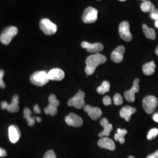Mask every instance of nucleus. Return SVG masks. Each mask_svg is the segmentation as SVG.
<instances>
[{
  "mask_svg": "<svg viewBox=\"0 0 158 158\" xmlns=\"http://www.w3.org/2000/svg\"><path fill=\"white\" fill-rule=\"evenodd\" d=\"M107 61V57L100 53H95L90 55L86 59V67L85 72L87 76H90L94 73L96 68L101 64Z\"/></svg>",
  "mask_w": 158,
  "mask_h": 158,
  "instance_id": "nucleus-1",
  "label": "nucleus"
},
{
  "mask_svg": "<svg viewBox=\"0 0 158 158\" xmlns=\"http://www.w3.org/2000/svg\"><path fill=\"white\" fill-rule=\"evenodd\" d=\"M18 33V29L15 27H8L4 29L0 35V40L4 45H8L12 40Z\"/></svg>",
  "mask_w": 158,
  "mask_h": 158,
  "instance_id": "nucleus-2",
  "label": "nucleus"
},
{
  "mask_svg": "<svg viewBox=\"0 0 158 158\" xmlns=\"http://www.w3.org/2000/svg\"><path fill=\"white\" fill-rule=\"evenodd\" d=\"M50 80L48 73L45 71L36 72L30 77V81L33 85L42 87L48 83Z\"/></svg>",
  "mask_w": 158,
  "mask_h": 158,
  "instance_id": "nucleus-3",
  "label": "nucleus"
},
{
  "mask_svg": "<svg viewBox=\"0 0 158 158\" xmlns=\"http://www.w3.org/2000/svg\"><path fill=\"white\" fill-rule=\"evenodd\" d=\"M157 98L154 96H148L145 97L142 101V106L145 111L151 114L155 111L158 106Z\"/></svg>",
  "mask_w": 158,
  "mask_h": 158,
  "instance_id": "nucleus-4",
  "label": "nucleus"
},
{
  "mask_svg": "<svg viewBox=\"0 0 158 158\" xmlns=\"http://www.w3.org/2000/svg\"><path fill=\"white\" fill-rule=\"evenodd\" d=\"M40 27L42 32L47 35H52L55 34L57 30L56 25L51 22L48 18H44L40 20Z\"/></svg>",
  "mask_w": 158,
  "mask_h": 158,
  "instance_id": "nucleus-5",
  "label": "nucleus"
},
{
  "mask_svg": "<svg viewBox=\"0 0 158 158\" xmlns=\"http://www.w3.org/2000/svg\"><path fill=\"white\" fill-rule=\"evenodd\" d=\"M85 94L83 91H79V92L73 97L69 99L68 102V106L70 107H74L77 109L84 107L85 106Z\"/></svg>",
  "mask_w": 158,
  "mask_h": 158,
  "instance_id": "nucleus-6",
  "label": "nucleus"
},
{
  "mask_svg": "<svg viewBox=\"0 0 158 158\" xmlns=\"http://www.w3.org/2000/svg\"><path fill=\"white\" fill-rule=\"evenodd\" d=\"M49 106L45 108L44 112L47 115L55 116L57 113V108L59 106L60 102L57 100L55 94H51L49 97Z\"/></svg>",
  "mask_w": 158,
  "mask_h": 158,
  "instance_id": "nucleus-7",
  "label": "nucleus"
},
{
  "mask_svg": "<svg viewBox=\"0 0 158 158\" xmlns=\"http://www.w3.org/2000/svg\"><path fill=\"white\" fill-rule=\"evenodd\" d=\"M98 11L93 7L87 8L82 15V21L85 23H95L97 19Z\"/></svg>",
  "mask_w": 158,
  "mask_h": 158,
  "instance_id": "nucleus-8",
  "label": "nucleus"
},
{
  "mask_svg": "<svg viewBox=\"0 0 158 158\" xmlns=\"http://www.w3.org/2000/svg\"><path fill=\"white\" fill-rule=\"evenodd\" d=\"M119 34L122 40L130 42L132 40V36L130 30V23L128 21H123L119 25Z\"/></svg>",
  "mask_w": 158,
  "mask_h": 158,
  "instance_id": "nucleus-9",
  "label": "nucleus"
},
{
  "mask_svg": "<svg viewBox=\"0 0 158 158\" xmlns=\"http://www.w3.org/2000/svg\"><path fill=\"white\" fill-rule=\"evenodd\" d=\"M139 79H135L134 81L133 85L129 90L125 91L124 93L125 98L127 102H133L135 100V93H138L139 91Z\"/></svg>",
  "mask_w": 158,
  "mask_h": 158,
  "instance_id": "nucleus-10",
  "label": "nucleus"
},
{
  "mask_svg": "<svg viewBox=\"0 0 158 158\" xmlns=\"http://www.w3.org/2000/svg\"><path fill=\"white\" fill-rule=\"evenodd\" d=\"M18 104L19 96L18 94H15L12 97V100L11 104H8L6 102H2L1 103V106L2 110L6 109L10 113H17L19 110Z\"/></svg>",
  "mask_w": 158,
  "mask_h": 158,
  "instance_id": "nucleus-11",
  "label": "nucleus"
},
{
  "mask_svg": "<svg viewBox=\"0 0 158 158\" xmlns=\"http://www.w3.org/2000/svg\"><path fill=\"white\" fill-rule=\"evenodd\" d=\"M65 121L67 124L74 127H80L83 124V119L74 113H70L66 117Z\"/></svg>",
  "mask_w": 158,
  "mask_h": 158,
  "instance_id": "nucleus-12",
  "label": "nucleus"
},
{
  "mask_svg": "<svg viewBox=\"0 0 158 158\" xmlns=\"http://www.w3.org/2000/svg\"><path fill=\"white\" fill-rule=\"evenodd\" d=\"M81 46L88 52L91 53H98V52H102L104 49V46L101 43L90 44L87 42H83L81 44Z\"/></svg>",
  "mask_w": 158,
  "mask_h": 158,
  "instance_id": "nucleus-13",
  "label": "nucleus"
},
{
  "mask_svg": "<svg viewBox=\"0 0 158 158\" xmlns=\"http://www.w3.org/2000/svg\"><path fill=\"white\" fill-rule=\"evenodd\" d=\"M85 112L87 113L91 119L96 121L102 117V111L100 108L98 107H94L90 105H85L83 107Z\"/></svg>",
  "mask_w": 158,
  "mask_h": 158,
  "instance_id": "nucleus-14",
  "label": "nucleus"
},
{
  "mask_svg": "<svg viewBox=\"0 0 158 158\" xmlns=\"http://www.w3.org/2000/svg\"><path fill=\"white\" fill-rule=\"evenodd\" d=\"M125 48L123 46H119L113 51L111 55V59L113 62L119 63L121 62L124 59Z\"/></svg>",
  "mask_w": 158,
  "mask_h": 158,
  "instance_id": "nucleus-15",
  "label": "nucleus"
},
{
  "mask_svg": "<svg viewBox=\"0 0 158 158\" xmlns=\"http://www.w3.org/2000/svg\"><path fill=\"white\" fill-rule=\"evenodd\" d=\"M8 135L9 139L12 143H17L21 137L19 128L16 125H11L8 128Z\"/></svg>",
  "mask_w": 158,
  "mask_h": 158,
  "instance_id": "nucleus-16",
  "label": "nucleus"
},
{
  "mask_svg": "<svg viewBox=\"0 0 158 158\" xmlns=\"http://www.w3.org/2000/svg\"><path fill=\"white\" fill-rule=\"evenodd\" d=\"M98 147L114 151L115 149V144L113 140L108 137H102L98 141Z\"/></svg>",
  "mask_w": 158,
  "mask_h": 158,
  "instance_id": "nucleus-17",
  "label": "nucleus"
},
{
  "mask_svg": "<svg viewBox=\"0 0 158 158\" xmlns=\"http://www.w3.org/2000/svg\"><path fill=\"white\" fill-rule=\"evenodd\" d=\"M48 77L49 80L53 81H60L64 79L65 74L64 72L60 69H53L48 73Z\"/></svg>",
  "mask_w": 158,
  "mask_h": 158,
  "instance_id": "nucleus-18",
  "label": "nucleus"
},
{
  "mask_svg": "<svg viewBox=\"0 0 158 158\" xmlns=\"http://www.w3.org/2000/svg\"><path fill=\"white\" fill-rule=\"evenodd\" d=\"M135 108L132 107L131 106H125L122 108L119 111V115L122 118L125 119L127 122L130 121L132 115H133L136 112Z\"/></svg>",
  "mask_w": 158,
  "mask_h": 158,
  "instance_id": "nucleus-19",
  "label": "nucleus"
},
{
  "mask_svg": "<svg viewBox=\"0 0 158 158\" xmlns=\"http://www.w3.org/2000/svg\"><path fill=\"white\" fill-rule=\"evenodd\" d=\"M156 64L153 61L147 63L143 65L142 66V71L143 73L146 76H151L155 72Z\"/></svg>",
  "mask_w": 158,
  "mask_h": 158,
  "instance_id": "nucleus-20",
  "label": "nucleus"
},
{
  "mask_svg": "<svg viewBox=\"0 0 158 158\" xmlns=\"http://www.w3.org/2000/svg\"><path fill=\"white\" fill-rule=\"evenodd\" d=\"M128 131L125 129L117 130V132L114 135V139L116 141H118L121 144H124L125 143V136L127 134Z\"/></svg>",
  "mask_w": 158,
  "mask_h": 158,
  "instance_id": "nucleus-21",
  "label": "nucleus"
},
{
  "mask_svg": "<svg viewBox=\"0 0 158 158\" xmlns=\"http://www.w3.org/2000/svg\"><path fill=\"white\" fill-rule=\"evenodd\" d=\"M142 29L147 38L151 40H155L156 39V33L154 29L149 28L146 24L142 25Z\"/></svg>",
  "mask_w": 158,
  "mask_h": 158,
  "instance_id": "nucleus-22",
  "label": "nucleus"
},
{
  "mask_svg": "<svg viewBox=\"0 0 158 158\" xmlns=\"http://www.w3.org/2000/svg\"><path fill=\"white\" fill-rule=\"evenodd\" d=\"M141 9L143 12H149L151 14L155 10V7L152 2L147 1L143 2L141 4Z\"/></svg>",
  "mask_w": 158,
  "mask_h": 158,
  "instance_id": "nucleus-23",
  "label": "nucleus"
},
{
  "mask_svg": "<svg viewBox=\"0 0 158 158\" xmlns=\"http://www.w3.org/2000/svg\"><path fill=\"white\" fill-rule=\"evenodd\" d=\"M32 114V112L31 111V110L28 108H26L24 109L23 110V117L24 118L26 119L28 123L29 127H32L35 124V118L31 117V115Z\"/></svg>",
  "mask_w": 158,
  "mask_h": 158,
  "instance_id": "nucleus-24",
  "label": "nucleus"
},
{
  "mask_svg": "<svg viewBox=\"0 0 158 158\" xmlns=\"http://www.w3.org/2000/svg\"><path fill=\"white\" fill-rule=\"evenodd\" d=\"M110 89V84L107 81H104L102 85L98 86L97 89V91L100 94H104L109 92Z\"/></svg>",
  "mask_w": 158,
  "mask_h": 158,
  "instance_id": "nucleus-25",
  "label": "nucleus"
},
{
  "mask_svg": "<svg viewBox=\"0 0 158 158\" xmlns=\"http://www.w3.org/2000/svg\"><path fill=\"white\" fill-rule=\"evenodd\" d=\"M103 128H104V130L98 134V136L102 138L104 136H107L110 135L111 131L113 129V125L108 124L107 125L103 127Z\"/></svg>",
  "mask_w": 158,
  "mask_h": 158,
  "instance_id": "nucleus-26",
  "label": "nucleus"
},
{
  "mask_svg": "<svg viewBox=\"0 0 158 158\" xmlns=\"http://www.w3.org/2000/svg\"><path fill=\"white\" fill-rule=\"evenodd\" d=\"M158 135V128H152L150 130L147 135V139L148 140H152L155 138Z\"/></svg>",
  "mask_w": 158,
  "mask_h": 158,
  "instance_id": "nucleus-27",
  "label": "nucleus"
},
{
  "mask_svg": "<svg viewBox=\"0 0 158 158\" xmlns=\"http://www.w3.org/2000/svg\"><path fill=\"white\" fill-rule=\"evenodd\" d=\"M113 101L115 105L116 106H120L123 103V99L122 96L119 94H116L115 96H114L113 98Z\"/></svg>",
  "mask_w": 158,
  "mask_h": 158,
  "instance_id": "nucleus-28",
  "label": "nucleus"
},
{
  "mask_svg": "<svg viewBox=\"0 0 158 158\" xmlns=\"http://www.w3.org/2000/svg\"><path fill=\"white\" fill-rule=\"evenodd\" d=\"M5 72L3 70L0 69V87L1 89H5L6 88V84L3 81V77L4 76Z\"/></svg>",
  "mask_w": 158,
  "mask_h": 158,
  "instance_id": "nucleus-29",
  "label": "nucleus"
},
{
  "mask_svg": "<svg viewBox=\"0 0 158 158\" xmlns=\"http://www.w3.org/2000/svg\"><path fill=\"white\" fill-rule=\"evenodd\" d=\"M44 158H56V155L52 150H49L45 153Z\"/></svg>",
  "mask_w": 158,
  "mask_h": 158,
  "instance_id": "nucleus-30",
  "label": "nucleus"
},
{
  "mask_svg": "<svg viewBox=\"0 0 158 158\" xmlns=\"http://www.w3.org/2000/svg\"><path fill=\"white\" fill-rule=\"evenodd\" d=\"M102 102H103V104H104L105 106H107L111 105V103H112V101H111V99L110 97H109V96H105V97L103 98Z\"/></svg>",
  "mask_w": 158,
  "mask_h": 158,
  "instance_id": "nucleus-31",
  "label": "nucleus"
},
{
  "mask_svg": "<svg viewBox=\"0 0 158 158\" xmlns=\"http://www.w3.org/2000/svg\"><path fill=\"white\" fill-rule=\"evenodd\" d=\"M151 17L155 21H158V10L155 9L151 13Z\"/></svg>",
  "mask_w": 158,
  "mask_h": 158,
  "instance_id": "nucleus-32",
  "label": "nucleus"
},
{
  "mask_svg": "<svg viewBox=\"0 0 158 158\" xmlns=\"http://www.w3.org/2000/svg\"><path fill=\"white\" fill-rule=\"evenodd\" d=\"M108 124H110L109 121H108L107 119L106 118H103L100 120V124H101L102 127H104V126L107 125Z\"/></svg>",
  "mask_w": 158,
  "mask_h": 158,
  "instance_id": "nucleus-33",
  "label": "nucleus"
},
{
  "mask_svg": "<svg viewBox=\"0 0 158 158\" xmlns=\"http://www.w3.org/2000/svg\"><path fill=\"white\" fill-rule=\"evenodd\" d=\"M6 155H7V153L6 152V150L0 147V158L6 157Z\"/></svg>",
  "mask_w": 158,
  "mask_h": 158,
  "instance_id": "nucleus-34",
  "label": "nucleus"
},
{
  "mask_svg": "<svg viewBox=\"0 0 158 158\" xmlns=\"http://www.w3.org/2000/svg\"><path fill=\"white\" fill-rule=\"evenodd\" d=\"M147 158H158V150L152 154L149 155Z\"/></svg>",
  "mask_w": 158,
  "mask_h": 158,
  "instance_id": "nucleus-35",
  "label": "nucleus"
},
{
  "mask_svg": "<svg viewBox=\"0 0 158 158\" xmlns=\"http://www.w3.org/2000/svg\"><path fill=\"white\" fill-rule=\"evenodd\" d=\"M34 112L37 114H40L41 112V110L39 107V105L38 104H36L34 107Z\"/></svg>",
  "mask_w": 158,
  "mask_h": 158,
  "instance_id": "nucleus-36",
  "label": "nucleus"
},
{
  "mask_svg": "<svg viewBox=\"0 0 158 158\" xmlns=\"http://www.w3.org/2000/svg\"><path fill=\"white\" fill-rule=\"evenodd\" d=\"M153 119L155 122L158 123V113L155 114L153 115Z\"/></svg>",
  "mask_w": 158,
  "mask_h": 158,
  "instance_id": "nucleus-37",
  "label": "nucleus"
},
{
  "mask_svg": "<svg viewBox=\"0 0 158 158\" xmlns=\"http://www.w3.org/2000/svg\"><path fill=\"white\" fill-rule=\"evenodd\" d=\"M35 119L38 122V123H40L42 121V119L40 118V117H36Z\"/></svg>",
  "mask_w": 158,
  "mask_h": 158,
  "instance_id": "nucleus-38",
  "label": "nucleus"
},
{
  "mask_svg": "<svg viewBox=\"0 0 158 158\" xmlns=\"http://www.w3.org/2000/svg\"><path fill=\"white\" fill-rule=\"evenodd\" d=\"M155 52L156 55L158 56V46H157V48H156V49H155Z\"/></svg>",
  "mask_w": 158,
  "mask_h": 158,
  "instance_id": "nucleus-39",
  "label": "nucleus"
},
{
  "mask_svg": "<svg viewBox=\"0 0 158 158\" xmlns=\"http://www.w3.org/2000/svg\"><path fill=\"white\" fill-rule=\"evenodd\" d=\"M155 25V26H156L157 28H158V21H156Z\"/></svg>",
  "mask_w": 158,
  "mask_h": 158,
  "instance_id": "nucleus-40",
  "label": "nucleus"
},
{
  "mask_svg": "<svg viewBox=\"0 0 158 158\" xmlns=\"http://www.w3.org/2000/svg\"><path fill=\"white\" fill-rule=\"evenodd\" d=\"M128 158H135V157H134V156H129Z\"/></svg>",
  "mask_w": 158,
  "mask_h": 158,
  "instance_id": "nucleus-41",
  "label": "nucleus"
},
{
  "mask_svg": "<svg viewBox=\"0 0 158 158\" xmlns=\"http://www.w3.org/2000/svg\"><path fill=\"white\" fill-rule=\"evenodd\" d=\"M119 1H127V0H118Z\"/></svg>",
  "mask_w": 158,
  "mask_h": 158,
  "instance_id": "nucleus-42",
  "label": "nucleus"
},
{
  "mask_svg": "<svg viewBox=\"0 0 158 158\" xmlns=\"http://www.w3.org/2000/svg\"><path fill=\"white\" fill-rule=\"evenodd\" d=\"M141 1H142L143 2H144V1H148V0H141Z\"/></svg>",
  "mask_w": 158,
  "mask_h": 158,
  "instance_id": "nucleus-43",
  "label": "nucleus"
},
{
  "mask_svg": "<svg viewBox=\"0 0 158 158\" xmlns=\"http://www.w3.org/2000/svg\"><path fill=\"white\" fill-rule=\"evenodd\" d=\"M97 1H101V0H97Z\"/></svg>",
  "mask_w": 158,
  "mask_h": 158,
  "instance_id": "nucleus-44",
  "label": "nucleus"
}]
</instances>
